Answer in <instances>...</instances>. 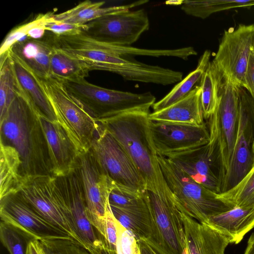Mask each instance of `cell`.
Wrapping results in <instances>:
<instances>
[{
  "label": "cell",
  "mask_w": 254,
  "mask_h": 254,
  "mask_svg": "<svg viewBox=\"0 0 254 254\" xmlns=\"http://www.w3.org/2000/svg\"><path fill=\"white\" fill-rule=\"evenodd\" d=\"M150 111L135 110L98 119L121 144L143 178L147 190L173 197L162 173L152 139Z\"/></svg>",
  "instance_id": "6da1fadb"
},
{
  "label": "cell",
  "mask_w": 254,
  "mask_h": 254,
  "mask_svg": "<svg viewBox=\"0 0 254 254\" xmlns=\"http://www.w3.org/2000/svg\"><path fill=\"white\" fill-rule=\"evenodd\" d=\"M0 141L13 147L20 156L23 177L53 175L37 113L16 88L12 102L0 119Z\"/></svg>",
  "instance_id": "7a4b0ae2"
},
{
  "label": "cell",
  "mask_w": 254,
  "mask_h": 254,
  "mask_svg": "<svg viewBox=\"0 0 254 254\" xmlns=\"http://www.w3.org/2000/svg\"><path fill=\"white\" fill-rule=\"evenodd\" d=\"M240 88L225 80L217 108L208 119L210 139L206 146L218 179V193L229 170L237 137Z\"/></svg>",
  "instance_id": "3957f363"
},
{
  "label": "cell",
  "mask_w": 254,
  "mask_h": 254,
  "mask_svg": "<svg viewBox=\"0 0 254 254\" xmlns=\"http://www.w3.org/2000/svg\"><path fill=\"white\" fill-rule=\"evenodd\" d=\"M36 76L52 106L57 122L79 156L89 151L101 126L97 119L68 92L61 82L51 76Z\"/></svg>",
  "instance_id": "277c9868"
},
{
  "label": "cell",
  "mask_w": 254,
  "mask_h": 254,
  "mask_svg": "<svg viewBox=\"0 0 254 254\" xmlns=\"http://www.w3.org/2000/svg\"><path fill=\"white\" fill-rule=\"evenodd\" d=\"M157 159L164 178L180 211L200 224H206L210 217L235 208L220 199L218 193L195 182L167 157L157 153Z\"/></svg>",
  "instance_id": "5b68a950"
},
{
  "label": "cell",
  "mask_w": 254,
  "mask_h": 254,
  "mask_svg": "<svg viewBox=\"0 0 254 254\" xmlns=\"http://www.w3.org/2000/svg\"><path fill=\"white\" fill-rule=\"evenodd\" d=\"M60 82L97 120L129 111H150L155 103L156 98L150 92L136 94L107 89L91 84L85 78Z\"/></svg>",
  "instance_id": "8992f818"
},
{
  "label": "cell",
  "mask_w": 254,
  "mask_h": 254,
  "mask_svg": "<svg viewBox=\"0 0 254 254\" xmlns=\"http://www.w3.org/2000/svg\"><path fill=\"white\" fill-rule=\"evenodd\" d=\"M18 194L47 222L80 243L69 225L67 203L58 177L52 175L24 177Z\"/></svg>",
  "instance_id": "52a82bcc"
},
{
  "label": "cell",
  "mask_w": 254,
  "mask_h": 254,
  "mask_svg": "<svg viewBox=\"0 0 254 254\" xmlns=\"http://www.w3.org/2000/svg\"><path fill=\"white\" fill-rule=\"evenodd\" d=\"M100 125L90 149L97 162L115 186L137 194L145 192L146 184L132 160L121 144Z\"/></svg>",
  "instance_id": "ba28073f"
},
{
  "label": "cell",
  "mask_w": 254,
  "mask_h": 254,
  "mask_svg": "<svg viewBox=\"0 0 254 254\" xmlns=\"http://www.w3.org/2000/svg\"><path fill=\"white\" fill-rule=\"evenodd\" d=\"M151 233L145 242L158 254H187L181 211L174 197L148 190Z\"/></svg>",
  "instance_id": "9c48e42d"
},
{
  "label": "cell",
  "mask_w": 254,
  "mask_h": 254,
  "mask_svg": "<svg viewBox=\"0 0 254 254\" xmlns=\"http://www.w3.org/2000/svg\"><path fill=\"white\" fill-rule=\"evenodd\" d=\"M254 51V24H240L225 30L211 62L224 79L245 88L246 76Z\"/></svg>",
  "instance_id": "30bf717a"
},
{
  "label": "cell",
  "mask_w": 254,
  "mask_h": 254,
  "mask_svg": "<svg viewBox=\"0 0 254 254\" xmlns=\"http://www.w3.org/2000/svg\"><path fill=\"white\" fill-rule=\"evenodd\" d=\"M85 198L88 218L104 239L108 197L112 182L89 150L79 156L77 168Z\"/></svg>",
  "instance_id": "8fae6325"
},
{
  "label": "cell",
  "mask_w": 254,
  "mask_h": 254,
  "mask_svg": "<svg viewBox=\"0 0 254 254\" xmlns=\"http://www.w3.org/2000/svg\"><path fill=\"white\" fill-rule=\"evenodd\" d=\"M149 28L147 13L139 9L102 16L85 24L82 32L112 44L129 46Z\"/></svg>",
  "instance_id": "7c38bea8"
},
{
  "label": "cell",
  "mask_w": 254,
  "mask_h": 254,
  "mask_svg": "<svg viewBox=\"0 0 254 254\" xmlns=\"http://www.w3.org/2000/svg\"><path fill=\"white\" fill-rule=\"evenodd\" d=\"M254 101L248 91L241 87L237 137L229 170L221 190L223 193L235 186L250 170L253 161Z\"/></svg>",
  "instance_id": "4fadbf2b"
},
{
  "label": "cell",
  "mask_w": 254,
  "mask_h": 254,
  "mask_svg": "<svg viewBox=\"0 0 254 254\" xmlns=\"http://www.w3.org/2000/svg\"><path fill=\"white\" fill-rule=\"evenodd\" d=\"M150 128L156 150L163 156L201 147L210 139L205 124L197 126L150 120Z\"/></svg>",
  "instance_id": "5bb4252c"
},
{
  "label": "cell",
  "mask_w": 254,
  "mask_h": 254,
  "mask_svg": "<svg viewBox=\"0 0 254 254\" xmlns=\"http://www.w3.org/2000/svg\"><path fill=\"white\" fill-rule=\"evenodd\" d=\"M0 200L1 221L32 239L41 241L71 238L47 222L18 193Z\"/></svg>",
  "instance_id": "9a60e30c"
},
{
  "label": "cell",
  "mask_w": 254,
  "mask_h": 254,
  "mask_svg": "<svg viewBox=\"0 0 254 254\" xmlns=\"http://www.w3.org/2000/svg\"><path fill=\"white\" fill-rule=\"evenodd\" d=\"M59 178L67 203L70 226L80 243L91 252L103 239L88 218L85 198L77 170Z\"/></svg>",
  "instance_id": "2e32d148"
},
{
  "label": "cell",
  "mask_w": 254,
  "mask_h": 254,
  "mask_svg": "<svg viewBox=\"0 0 254 254\" xmlns=\"http://www.w3.org/2000/svg\"><path fill=\"white\" fill-rule=\"evenodd\" d=\"M51 165L52 175L68 176L77 168L79 154L68 136L57 122L37 113Z\"/></svg>",
  "instance_id": "e0dca14e"
},
{
  "label": "cell",
  "mask_w": 254,
  "mask_h": 254,
  "mask_svg": "<svg viewBox=\"0 0 254 254\" xmlns=\"http://www.w3.org/2000/svg\"><path fill=\"white\" fill-rule=\"evenodd\" d=\"M165 157L195 182L218 193V179L206 144Z\"/></svg>",
  "instance_id": "ac0fdd59"
},
{
  "label": "cell",
  "mask_w": 254,
  "mask_h": 254,
  "mask_svg": "<svg viewBox=\"0 0 254 254\" xmlns=\"http://www.w3.org/2000/svg\"><path fill=\"white\" fill-rule=\"evenodd\" d=\"M16 89L29 102L36 112L52 122H57L52 106L35 73L8 51Z\"/></svg>",
  "instance_id": "d6986e66"
},
{
  "label": "cell",
  "mask_w": 254,
  "mask_h": 254,
  "mask_svg": "<svg viewBox=\"0 0 254 254\" xmlns=\"http://www.w3.org/2000/svg\"><path fill=\"white\" fill-rule=\"evenodd\" d=\"M51 35L47 38H26L15 43L9 51L36 75L42 78L50 76V58L54 49Z\"/></svg>",
  "instance_id": "ffe728a7"
},
{
  "label": "cell",
  "mask_w": 254,
  "mask_h": 254,
  "mask_svg": "<svg viewBox=\"0 0 254 254\" xmlns=\"http://www.w3.org/2000/svg\"><path fill=\"white\" fill-rule=\"evenodd\" d=\"M152 121L187 124L197 126L204 124L201 102V88L196 85L183 99L161 110L150 113Z\"/></svg>",
  "instance_id": "44dd1931"
},
{
  "label": "cell",
  "mask_w": 254,
  "mask_h": 254,
  "mask_svg": "<svg viewBox=\"0 0 254 254\" xmlns=\"http://www.w3.org/2000/svg\"><path fill=\"white\" fill-rule=\"evenodd\" d=\"M206 224L226 236L230 244H238L254 228V207H235L210 217Z\"/></svg>",
  "instance_id": "7402d4cb"
},
{
  "label": "cell",
  "mask_w": 254,
  "mask_h": 254,
  "mask_svg": "<svg viewBox=\"0 0 254 254\" xmlns=\"http://www.w3.org/2000/svg\"><path fill=\"white\" fill-rule=\"evenodd\" d=\"M140 0L131 3L108 7H102L105 1H82L74 7L58 14H53V21L83 25L102 16L130 10L148 2Z\"/></svg>",
  "instance_id": "603a6c76"
},
{
  "label": "cell",
  "mask_w": 254,
  "mask_h": 254,
  "mask_svg": "<svg viewBox=\"0 0 254 254\" xmlns=\"http://www.w3.org/2000/svg\"><path fill=\"white\" fill-rule=\"evenodd\" d=\"M0 200L18 193L23 180L22 162L17 151L0 143Z\"/></svg>",
  "instance_id": "cb8c5ba5"
},
{
  "label": "cell",
  "mask_w": 254,
  "mask_h": 254,
  "mask_svg": "<svg viewBox=\"0 0 254 254\" xmlns=\"http://www.w3.org/2000/svg\"><path fill=\"white\" fill-rule=\"evenodd\" d=\"M210 52L206 50L201 56L196 68L181 80L162 99L152 106L154 112L166 108L187 96L200 82L210 62Z\"/></svg>",
  "instance_id": "d4e9b609"
},
{
  "label": "cell",
  "mask_w": 254,
  "mask_h": 254,
  "mask_svg": "<svg viewBox=\"0 0 254 254\" xmlns=\"http://www.w3.org/2000/svg\"><path fill=\"white\" fill-rule=\"evenodd\" d=\"M224 82L222 74L210 62L199 82L204 119H208L214 113Z\"/></svg>",
  "instance_id": "484cf974"
},
{
  "label": "cell",
  "mask_w": 254,
  "mask_h": 254,
  "mask_svg": "<svg viewBox=\"0 0 254 254\" xmlns=\"http://www.w3.org/2000/svg\"><path fill=\"white\" fill-rule=\"evenodd\" d=\"M89 72L78 60L54 46L50 58L51 77L60 81L73 80L85 78Z\"/></svg>",
  "instance_id": "4316f807"
},
{
  "label": "cell",
  "mask_w": 254,
  "mask_h": 254,
  "mask_svg": "<svg viewBox=\"0 0 254 254\" xmlns=\"http://www.w3.org/2000/svg\"><path fill=\"white\" fill-rule=\"evenodd\" d=\"M181 9L187 14L204 19L212 14L221 11L254 5V0H183Z\"/></svg>",
  "instance_id": "83f0119b"
},
{
  "label": "cell",
  "mask_w": 254,
  "mask_h": 254,
  "mask_svg": "<svg viewBox=\"0 0 254 254\" xmlns=\"http://www.w3.org/2000/svg\"><path fill=\"white\" fill-rule=\"evenodd\" d=\"M252 152L253 164L248 173L233 188L218 193L220 199L234 207L247 209L254 207V141Z\"/></svg>",
  "instance_id": "f1b7e54d"
},
{
  "label": "cell",
  "mask_w": 254,
  "mask_h": 254,
  "mask_svg": "<svg viewBox=\"0 0 254 254\" xmlns=\"http://www.w3.org/2000/svg\"><path fill=\"white\" fill-rule=\"evenodd\" d=\"M108 202L109 205L129 212L149 213L148 190L142 194H137L118 187L113 183Z\"/></svg>",
  "instance_id": "f546056e"
},
{
  "label": "cell",
  "mask_w": 254,
  "mask_h": 254,
  "mask_svg": "<svg viewBox=\"0 0 254 254\" xmlns=\"http://www.w3.org/2000/svg\"><path fill=\"white\" fill-rule=\"evenodd\" d=\"M109 205L115 219L132 232L137 240L146 241L150 237L151 230L149 213H131Z\"/></svg>",
  "instance_id": "4dcf8cb0"
},
{
  "label": "cell",
  "mask_w": 254,
  "mask_h": 254,
  "mask_svg": "<svg viewBox=\"0 0 254 254\" xmlns=\"http://www.w3.org/2000/svg\"><path fill=\"white\" fill-rule=\"evenodd\" d=\"M15 94V81L8 51L0 55V119L5 115Z\"/></svg>",
  "instance_id": "1f68e13d"
},
{
  "label": "cell",
  "mask_w": 254,
  "mask_h": 254,
  "mask_svg": "<svg viewBox=\"0 0 254 254\" xmlns=\"http://www.w3.org/2000/svg\"><path fill=\"white\" fill-rule=\"evenodd\" d=\"M53 14L52 12L39 14L32 20L12 29L1 43L0 55L8 52L15 43L27 38L32 29L38 26H45L49 22L52 21Z\"/></svg>",
  "instance_id": "d6a6232c"
},
{
  "label": "cell",
  "mask_w": 254,
  "mask_h": 254,
  "mask_svg": "<svg viewBox=\"0 0 254 254\" xmlns=\"http://www.w3.org/2000/svg\"><path fill=\"white\" fill-rule=\"evenodd\" d=\"M0 238L10 254H27L29 244L34 240L2 221L0 224Z\"/></svg>",
  "instance_id": "836d02e7"
},
{
  "label": "cell",
  "mask_w": 254,
  "mask_h": 254,
  "mask_svg": "<svg viewBox=\"0 0 254 254\" xmlns=\"http://www.w3.org/2000/svg\"><path fill=\"white\" fill-rule=\"evenodd\" d=\"M45 254H92L82 244L71 238L39 241Z\"/></svg>",
  "instance_id": "e575fe53"
},
{
  "label": "cell",
  "mask_w": 254,
  "mask_h": 254,
  "mask_svg": "<svg viewBox=\"0 0 254 254\" xmlns=\"http://www.w3.org/2000/svg\"><path fill=\"white\" fill-rule=\"evenodd\" d=\"M200 231L203 254H225L230 244L226 236L206 224H200Z\"/></svg>",
  "instance_id": "d590c367"
},
{
  "label": "cell",
  "mask_w": 254,
  "mask_h": 254,
  "mask_svg": "<svg viewBox=\"0 0 254 254\" xmlns=\"http://www.w3.org/2000/svg\"><path fill=\"white\" fill-rule=\"evenodd\" d=\"M180 211L184 227L187 254H203L200 223L187 214Z\"/></svg>",
  "instance_id": "8d00e7d4"
},
{
  "label": "cell",
  "mask_w": 254,
  "mask_h": 254,
  "mask_svg": "<svg viewBox=\"0 0 254 254\" xmlns=\"http://www.w3.org/2000/svg\"><path fill=\"white\" fill-rule=\"evenodd\" d=\"M117 254H139L137 239L134 234L116 220Z\"/></svg>",
  "instance_id": "74e56055"
},
{
  "label": "cell",
  "mask_w": 254,
  "mask_h": 254,
  "mask_svg": "<svg viewBox=\"0 0 254 254\" xmlns=\"http://www.w3.org/2000/svg\"><path fill=\"white\" fill-rule=\"evenodd\" d=\"M85 28L83 25L51 21L45 25L47 31L50 32L53 34L57 36H67L74 35L82 32Z\"/></svg>",
  "instance_id": "f35d334b"
},
{
  "label": "cell",
  "mask_w": 254,
  "mask_h": 254,
  "mask_svg": "<svg viewBox=\"0 0 254 254\" xmlns=\"http://www.w3.org/2000/svg\"><path fill=\"white\" fill-rule=\"evenodd\" d=\"M117 231L116 219L110 208L107 211L105 219V236L104 242L110 249L116 251Z\"/></svg>",
  "instance_id": "ab89813d"
},
{
  "label": "cell",
  "mask_w": 254,
  "mask_h": 254,
  "mask_svg": "<svg viewBox=\"0 0 254 254\" xmlns=\"http://www.w3.org/2000/svg\"><path fill=\"white\" fill-rule=\"evenodd\" d=\"M245 89L254 101V51L251 55L246 76Z\"/></svg>",
  "instance_id": "60d3db41"
},
{
  "label": "cell",
  "mask_w": 254,
  "mask_h": 254,
  "mask_svg": "<svg viewBox=\"0 0 254 254\" xmlns=\"http://www.w3.org/2000/svg\"><path fill=\"white\" fill-rule=\"evenodd\" d=\"M91 252L92 254H117L116 251L110 249L106 245L104 240L93 248Z\"/></svg>",
  "instance_id": "b9f144b4"
},
{
  "label": "cell",
  "mask_w": 254,
  "mask_h": 254,
  "mask_svg": "<svg viewBox=\"0 0 254 254\" xmlns=\"http://www.w3.org/2000/svg\"><path fill=\"white\" fill-rule=\"evenodd\" d=\"M27 254H45L39 241L32 240L30 242L28 247Z\"/></svg>",
  "instance_id": "7bdbcfd3"
},
{
  "label": "cell",
  "mask_w": 254,
  "mask_h": 254,
  "mask_svg": "<svg viewBox=\"0 0 254 254\" xmlns=\"http://www.w3.org/2000/svg\"><path fill=\"white\" fill-rule=\"evenodd\" d=\"M45 26H38L32 29L28 33L27 37L33 39H42L45 36Z\"/></svg>",
  "instance_id": "ee69618b"
},
{
  "label": "cell",
  "mask_w": 254,
  "mask_h": 254,
  "mask_svg": "<svg viewBox=\"0 0 254 254\" xmlns=\"http://www.w3.org/2000/svg\"><path fill=\"white\" fill-rule=\"evenodd\" d=\"M139 254H158L145 242L140 239L137 240Z\"/></svg>",
  "instance_id": "f6af8a7d"
},
{
  "label": "cell",
  "mask_w": 254,
  "mask_h": 254,
  "mask_svg": "<svg viewBox=\"0 0 254 254\" xmlns=\"http://www.w3.org/2000/svg\"><path fill=\"white\" fill-rule=\"evenodd\" d=\"M244 254H254V232L248 239Z\"/></svg>",
  "instance_id": "bcb514c9"
}]
</instances>
